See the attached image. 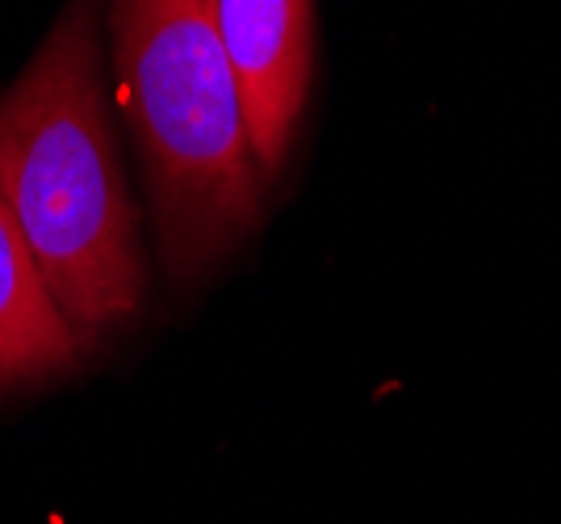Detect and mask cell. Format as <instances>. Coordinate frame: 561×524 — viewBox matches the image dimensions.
Instances as JSON below:
<instances>
[{"label": "cell", "instance_id": "obj_4", "mask_svg": "<svg viewBox=\"0 0 561 524\" xmlns=\"http://www.w3.org/2000/svg\"><path fill=\"white\" fill-rule=\"evenodd\" d=\"M84 361L59 303L34 264L22 227L0 202V390H25Z\"/></svg>", "mask_w": 561, "mask_h": 524}, {"label": "cell", "instance_id": "obj_2", "mask_svg": "<svg viewBox=\"0 0 561 524\" xmlns=\"http://www.w3.org/2000/svg\"><path fill=\"white\" fill-rule=\"evenodd\" d=\"M117 105L172 289H193L260 227L264 176L214 0H114Z\"/></svg>", "mask_w": 561, "mask_h": 524}, {"label": "cell", "instance_id": "obj_1", "mask_svg": "<svg viewBox=\"0 0 561 524\" xmlns=\"http://www.w3.org/2000/svg\"><path fill=\"white\" fill-rule=\"evenodd\" d=\"M0 202L80 353L139 319L147 257L101 80L93 0H71L22 80L0 96Z\"/></svg>", "mask_w": 561, "mask_h": 524}, {"label": "cell", "instance_id": "obj_3", "mask_svg": "<svg viewBox=\"0 0 561 524\" xmlns=\"http://www.w3.org/2000/svg\"><path fill=\"white\" fill-rule=\"evenodd\" d=\"M214 25L231 59L248 139L264 181H277L302 126L314 68L310 0H214Z\"/></svg>", "mask_w": 561, "mask_h": 524}]
</instances>
